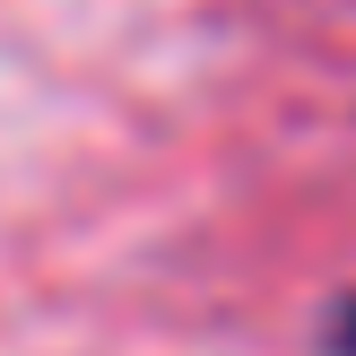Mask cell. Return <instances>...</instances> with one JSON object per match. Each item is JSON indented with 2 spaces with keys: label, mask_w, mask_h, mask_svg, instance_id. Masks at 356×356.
Segmentation results:
<instances>
[{
  "label": "cell",
  "mask_w": 356,
  "mask_h": 356,
  "mask_svg": "<svg viewBox=\"0 0 356 356\" xmlns=\"http://www.w3.org/2000/svg\"><path fill=\"white\" fill-rule=\"evenodd\" d=\"M330 356H356V296H339V305H330Z\"/></svg>",
  "instance_id": "cell-1"
}]
</instances>
